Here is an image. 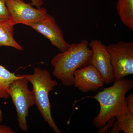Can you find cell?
<instances>
[{"label": "cell", "mask_w": 133, "mask_h": 133, "mask_svg": "<svg viewBox=\"0 0 133 133\" xmlns=\"http://www.w3.org/2000/svg\"><path fill=\"white\" fill-rule=\"evenodd\" d=\"M116 121L121 131L125 133H133V113L129 111L116 116Z\"/></svg>", "instance_id": "cell-13"}, {"label": "cell", "mask_w": 133, "mask_h": 133, "mask_svg": "<svg viewBox=\"0 0 133 133\" xmlns=\"http://www.w3.org/2000/svg\"><path fill=\"white\" fill-rule=\"evenodd\" d=\"M88 45L92 52L91 64L99 72L105 84H109L114 82L115 79L107 46L97 39L92 40Z\"/></svg>", "instance_id": "cell-8"}, {"label": "cell", "mask_w": 133, "mask_h": 133, "mask_svg": "<svg viewBox=\"0 0 133 133\" xmlns=\"http://www.w3.org/2000/svg\"><path fill=\"white\" fill-rule=\"evenodd\" d=\"M6 2V0H0V19H9V18Z\"/></svg>", "instance_id": "cell-14"}, {"label": "cell", "mask_w": 133, "mask_h": 133, "mask_svg": "<svg viewBox=\"0 0 133 133\" xmlns=\"http://www.w3.org/2000/svg\"><path fill=\"white\" fill-rule=\"evenodd\" d=\"M3 120V114L2 111L0 109V123L2 122Z\"/></svg>", "instance_id": "cell-19"}, {"label": "cell", "mask_w": 133, "mask_h": 133, "mask_svg": "<svg viewBox=\"0 0 133 133\" xmlns=\"http://www.w3.org/2000/svg\"><path fill=\"white\" fill-rule=\"evenodd\" d=\"M119 128L118 126L117 125V123L116 122L114 123L113 124L112 128L111 130L109 131V133H118L120 131H121Z\"/></svg>", "instance_id": "cell-18"}, {"label": "cell", "mask_w": 133, "mask_h": 133, "mask_svg": "<svg viewBox=\"0 0 133 133\" xmlns=\"http://www.w3.org/2000/svg\"><path fill=\"white\" fill-rule=\"evenodd\" d=\"M116 10L123 24L133 30V0H117Z\"/></svg>", "instance_id": "cell-11"}, {"label": "cell", "mask_w": 133, "mask_h": 133, "mask_svg": "<svg viewBox=\"0 0 133 133\" xmlns=\"http://www.w3.org/2000/svg\"><path fill=\"white\" fill-rule=\"evenodd\" d=\"M127 98V103L128 110L133 113V94H131Z\"/></svg>", "instance_id": "cell-15"}, {"label": "cell", "mask_w": 133, "mask_h": 133, "mask_svg": "<svg viewBox=\"0 0 133 133\" xmlns=\"http://www.w3.org/2000/svg\"><path fill=\"white\" fill-rule=\"evenodd\" d=\"M33 86L35 105L44 121L56 133H61L51 115V106L49 98L50 92L57 85V81L52 79L47 69L36 67L33 74L23 75Z\"/></svg>", "instance_id": "cell-3"}, {"label": "cell", "mask_w": 133, "mask_h": 133, "mask_svg": "<svg viewBox=\"0 0 133 133\" xmlns=\"http://www.w3.org/2000/svg\"><path fill=\"white\" fill-rule=\"evenodd\" d=\"M28 83L24 76L20 75L19 78L10 84L8 90L15 107L19 128L24 132L28 131L29 109L35 104L34 94L29 89Z\"/></svg>", "instance_id": "cell-4"}, {"label": "cell", "mask_w": 133, "mask_h": 133, "mask_svg": "<svg viewBox=\"0 0 133 133\" xmlns=\"http://www.w3.org/2000/svg\"><path fill=\"white\" fill-rule=\"evenodd\" d=\"M9 20L13 25L22 24L29 26L39 21L48 13L45 8H36L24 0H6Z\"/></svg>", "instance_id": "cell-6"}, {"label": "cell", "mask_w": 133, "mask_h": 133, "mask_svg": "<svg viewBox=\"0 0 133 133\" xmlns=\"http://www.w3.org/2000/svg\"><path fill=\"white\" fill-rule=\"evenodd\" d=\"M104 84L101 75L91 64L78 69L74 72L73 85L82 92L97 90Z\"/></svg>", "instance_id": "cell-9"}, {"label": "cell", "mask_w": 133, "mask_h": 133, "mask_svg": "<svg viewBox=\"0 0 133 133\" xmlns=\"http://www.w3.org/2000/svg\"><path fill=\"white\" fill-rule=\"evenodd\" d=\"M29 26L48 38L51 45L61 52L66 50L70 46V44L65 41L63 31L55 18L48 13L39 21L31 23Z\"/></svg>", "instance_id": "cell-7"}, {"label": "cell", "mask_w": 133, "mask_h": 133, "mask_svg": "<svg viewBox=\"0 0 133 133\" xmlns=\"http://www.w3.org/2000/svg\"><path fill=\"white\" fill-rule=\"evenodd\" d=\"M114 82L93 97L100 105L99 113L93 120L96 128H101L113 118L128 111L125 95L133 88V79L123 78Z\"/></svg>", "instance_id": "cell-1"}, {"label": "cell", "mask_w": 133, "mask_h": 133, "mask_svg": "<svg viewBox=\"0 0 133 133\" xmlns=\"http://www.w3.org/2000/svg\"><path fill=\"white\" fill-rule=\"evenodd\" d=\"M14 131L9 127L5 125H0V133H14Z\"/></svg>", "instance_id": "cell-16"}, {"label": "cell", "mask_w": 133, "mask_h": 133, "mask_svg": "<svg viewBox=\"0 0 133 133\" xmlns=\"http://www.w3.org/2000/svg\"><path fill=\"white\" fill-rule=\"evenodd\" d=\"M87 40L73 43L63 52L58 53L51 61L52 74L63 85H73L74 72L78 69L91 64L92 50Z\"/></svg>", "instance_id": "cell-2"}, {"label": "cell", "mask_w": 133, "mask_h": 133, "mask_svg": "<svg viewBox=\"0 0 133 133\" xmlns=\"http://www.w3.org/2000/svg\"><path fill=\"white\" fill-rule=\"evenodd\" d=\"M107 49L115 80L133 74V43L119 42L110 44Z\"/></svg>", "instance_id": "cell-5"}, {"label": "cell", "mask_w": 133, "mask_h": 133, "mask_svg": "<svg viewBox=\"0 0 133 133\" xmlns=\"http://www.w3.org/2000/svg\"><path fill=\"white\" fill-rule=\"evenodd\" d=\"M20 74L15 75L0 65V99H8V88L13 81L19 78Z\"/></svg>", "instance_id": "cell-12"}, {"label": "cell", "mask_w": 133, "mask_h": 133, "mask_svg": "<svg viewBox=\"0 0 133 133\" xmlns=\"http://www.w3.org/2000/svg\"><path fill=\"white\" fill-rule=\"evenodd\" d=\"M31 4L37 8L41 7L43 5V0H31Z\"/></svg>", "instance_id": "cell-17"}, {"label": "cell", "mask_w": 133, "mask_h": 133, "mask_svg": "<svg viewBox=\"0 0 133 133\" xmlns=\"http://www.w3.org/2000/svg\"><path fill=\"white\" fill-rule=\"evenodd\" d=\"M14 26L9 19H0V47L7 46L23 50V48L14 37Z\"/></svg>", "instance_id": "cell-10"}]
</instances>
